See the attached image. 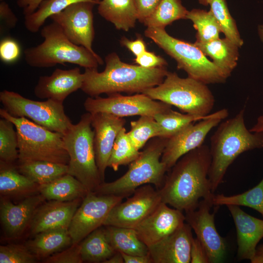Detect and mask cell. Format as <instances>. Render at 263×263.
I'll use <instances>...</instances> for the list:
<instances>
[{"mask_svg":"<svg viewBox=\"0 0 263 263\" xmlns=\"http://www.w3.org/2000/svg\"><path fill=\"white\" fill-rule=\"evenodd\" d=\"M37 258L26 245L10 244L0 246V263H34Z\"/></svg>","mask_w":263,"mask_h":263,"instance_id":"41","label":"cell"},{"mask_svg":"<svg viewBox=\"0 0 263 263\" xmlns=\"http://www.w3.org/2000/svg\"><path fill=\"white\" fill-rule=\"evenodd\" d=\"M1 118L13 123L18 140L19 162L46 161L68 165L69 156L63 140V134L51 131L25 117L10 115L0 109Z\"/></svg>","mask_w":263,"mask_h":263,"instance_id":"6","label":"cell"},{"mask_svg":"<svg viewBox=\"0 0 263 263\" xmlns=\"http://www.w3.org/2000/svg\"><path fill=\"white\" fill-rule=\"evenodd\" d=\"M88 97L84 102L87 112L91 114L105 113L124 117L135 115H150L164 112L171 108V105L153 100L143 93L124 95L120 93Z\"/></svg>","mask_w":263,"mask_h":263,"instance_id":"11","label":"cell"},{"mask_svg":"<svg viewBox=\"0 0 263 263\" xmlns=\"http://www.w3.org/2000/svg\"><path fill=\"white\" fill-rule=\"evenodd\" d=\"M188 223L156 244L149 247L152 263H189L193 237Z\"/></svg>","mask_w":263,"mask_h":263,"instance_id":"20","label":"cell"},{"mask_svg":"<svg viewBox=\"0 0 263 263\" xmlns=\"http://www.w3.org/2000/svg\"><path fill=\"white\" fill-rule=\"evenodd\" d=\"M104 263H124V260L121 252L116 251L111 257Z\"/></svg>","mask_w":263,"mask_h":263,"instance_id":"52","label":"cell"},{"mask_svg":"<svg viewBox=\"0 0 263 263\" xmlns=\"http://www.w3.org/2000/svg\"><path fill=\"white\" fill-rule=\"evenodd\" d=\"M48 263H81L80 244H72L66 250L52 254L45 261Z\"/></svg>","mask_w":263,"mask_h":263,"instance_id":"42","label":"cell"},{"mask_svg":"<svg viewBox=\"0 0 263 263\" xmlns=\"http://www.w3.org/2000/svg\"><path fill=\"white\" fill-rule=\"evenodd\" d=\"M0 101L3 109L12 116L27 118L63 135L73 124L65 113L63 103L52 99L36 101L15 92L4 90L0 92Z\"/></svg>","mask_w":263,"mask_h":263,"instance_id":"10","label":"cell"},{"mask_svg":"<svg viewBox=\"0 0 263 263\" xmlns=\"http://www.w3.org/2000/svg\"><path fill=\"white\" fill-rule=\"evenodd\" d=\"M249 130L252 132L260 133L263 136V115L257 118L256 123Z\"/></svg>","mask_w":263,"mask_h":263,"instance_id":"51","label":"cell"},{"mask_svg":"<svg viewBox=\"0 0 263 263\" xmlns=\"http://www.w3.org/2000/svg\"><path fill=\"white\" fill-rule=\"evenodd\" d=\"M1 1H2L3 0H0Z\"/></svg>","mask_w":263,"mask_h":263,"instance_id":"58","label":"cell"},{"mask_svg":"<svg viewBox=\"0 0 263 263\" xmlns=\"http://www.w3.org/2000/svg\"><path fill=\"white\" fill-rule=\"evenodd\" d=\"M44 200L40 194L26 197L18 204L9 200H1L0 218L6 235L12 238L20 236L30 225L35 211Z\"/></svg>","mask_w":263,"mask_h":263,"instance_id":"22","label":"cell"},{"mask_svg":"<svg viewBox=\"0 0 263 263\" xmlns=\"http://www.w3.org/2000/svg\"><path fill=\"white\" fill-rule=\"evenodd\" d=\"M258 32L261 40L263 43V24H261L258 26Z\"/></svg>","mask_w":263,"mask_h":263,"instance_id":"54","label":"cell"},{"mask_svg":"<svg viewBox=\"0 0 263 263\" xmlns=\"http://www.w3.org/2000/svg\"><path fill=\"white\" fill-rule=\"evenodd\" d=\"M191 263H209L204 247L197 238H193L190 250Z\"/></svg>","mask_w":263,"mask_h":263,"instance_id":"46","label":"cell"},{"mask_svg":"<svg viewBox=\"0 0 263 263\" xmlns=\"http://www.w3.org/2000/svg\"><path fill=\"white\" fill-rule=\"evenodd\" d=\"M79 244L83 262L104 263L116 252L108 242L105 228L101 226L89 234Z\"/></svg>","mask_w":263,"mask_h":263,"instance_id":"30","label":"cell"},{"mask_svg":"<svg viewBox=\"0 0 263 263\" xmlns=\"http://www.w3.org/2000/svg\"><path fill=\"white\" fill-rule=\"evenodd\" d=\"M39 186L21 173L14 164L0 161L1 195L27 197L38 191Z\"/></svg>","mask_w":263,"mask_h":263,"instance_id":"27","label":"cell"},{"mask_svg":"<svg viewBox=\"0 0 263 263\" xmlns=\"http://www.w3.org/2000/svg\"><path fill=\"white\" fill-rule=\"evenodd\" d=\"M92 127L91 114L87 112L63 135L69 156L67 173L78 180L88 192H94L102 183L95 161Z\"/></svg>","mask_w":263,"mask_h":263,"instance_id":"8","label":"cell"},{"mask_svg":"<svg viewBox=\"0 0 263 263\" xmlns=\"http://www.w3.org/2000/svg\"><path fill=\"white\" fill-rule=\"evenodd\" d=\"M17 167L21 173L39 185L68 173V165L46 161L19 162Z\"/></svg>","mask_w":263,"mask_h":263,"instance_id":"31","label":"cell"},{"mask_svg":"<svg viewBox=\"0 0 263 263\" xmlns=\"http://www.w3.org/2000/svg\"><path fill=\"white\" fill-rule=\"evenodd\" d=\"M121 253L124 258V263H152L149 255L139 256Z\"/></svg>","mask_w":263,"mask_h":263,"instance_id":"50","label":"cell"},{"mask_svg":"<svg viewBox=\"0 0 263 263\" xmlns=\"http://www.w3.org/2000/svg\"><path fill=\"white\" fill-rule=\"evenodd\" d=\"M125 123L126 120L123 117L112 114L105 113L91 114L95 161L102 183L104 182L105 172L114 143Z\"/></svg>","mask_w":263,"mask_h":263,"instance_id":"18","label":"cell"},{"mask_svg":"<svg viewBox=\"0 0 263 263\" xmlns=\"http://www.w3.org/2000/svg\"><path fill=\"white\" fill-rule=\"evenodd\" d=\"M95 4L89 1L74 3L50 18L60 26L72 42L97 55L92 48L94 37L93 9Z\"/></svg>","mask_w":263,"mask_h":263,"instance_id":"15","label":"cell"},{"mask_svg":"<svg viewBox=\"0 0 263 263\" xmlns=\"http://www.w3.org/2000/svg\"><path fill=\"white\" fill-rule=\"evenodd\" d=\"M226 207L236 229L238 258L251 261L256 256L258 243L263 238V220L250 215L239 206Z\"/></svg>","mask_w":263,"mask_h":263,"instance_id":"23","label":"cell"},{"mask_svg":"<svg viewBox=\"0 0 263 263\" xmlns=\"http://www.w3.org/2000/svg\"><path fill=\"white\" fill-rule=\"evenodd\" d=\"M228 115L227 109L220 110L196 123L188 124L169 138L161 158L168 171L182 156L203 145L209 132Z\"/></svg>","mask_w":263,"mask_h":263,"instance_id":"12","label":"cell"},{"mask_svg":"<svg viewBox=\"0 0 263 263\" xmlns=\"http://www.w3.org/2000/svg\"><path fill=\"white\" fill-rule=\"evenodd\" d=\"M182 113L172 109L156 114L155 120L159 125L161 132L159 137L169 139L188 124L206 117Z\"/></svg>","mask_w":263,"mask_h":263,"instance_id":"37","label":"cell"},{"mask_svg":"<svg viewBox=\"0 0 263 263\" xmlns=\"http://www.w3.org/2000/svg\"><path fill=\"white\" fill-rule=\"evenodd\" d=\"M40 35L43 41L24 52L25 60L30 66L48 68L69 63L85 69L97 68L103 64L99 55L72 42L55 22L44 26Z\"/></svg>","mask_w":263,"mask_h":263,"instance_id":"4","label":"cell"},{"mask_svg":"<svg viewBox=\"0 0 263 263\" xmlns=\"http://www.w3.org/2000/svg\"><path fill=\"white\" fill-rule=\"evenodd\" d=\"M212 206L211 199H202L196 209L185 212V218L206 250L209 263H219L225 258L226 245L216 229L215 213L210 212Z\"/></svg>","mask_w":263,"mask_h":263,"instance_id":"16","label":"cell"},{"mask_svg":"<svg viewBox=\"0 0 263 263\" xmlns=\"http://www.w3.org/2000/svg\"><path fill=\"white\" fill-rule=\"evenodd\" d=\"M97 4H98L99 2L101 0H93Z\"/></svg>","mask_w":263,"mask_h":263,"instance_id":"57","label":"cell"},{"mask_svg":"<svg viewBox=\"0 0 263 263\" xmlns=\"http://www.w3.org/2000/svg\"><path fill=\"white\" fill-rule=\"evenodd\" d=\"M99 14L118 30L128 31L135 25L138 13L134 0H101Z\"/></svg>","mask_w":263,"mask_h":263,"instance_id":"25","label":"cell"},{"mask_svg":"<svg viewBox=\"0 0 263 263\" xmlns=\"http://www.w3.org/2000/svg\"><path fill=\"white\" fill-rule=\"evenodd\" d=\"M198 0L200 3L207 6V5H209L211 0Z\"/></svg>","mask_w":263,"mask_h":263,"instance_id":"56","label":"cell"},{"mask_svg":"<svg viewBox=\"0 0 263 263\" xmlns=\"http://www.w3.org/2000/svg\"><path fill=\"white\" fill-rule=\"evenodd\" d=\"M105 61L101 72L97 68L85 69L81 90L90 97L121 92L142 93L160 84L168 72L166 67L146 68L125 63L115 53L108 54Z\"/></svg>","mask_w":263,"mask_h":263,"instance_id":"2","label":"cell"},{"mask_svg":"<svg viewBox=\"0 0 263 263\" xmlns=\"http://www.w3.org/2000/svg\"><path fill=\"white\" fill-rule=\"evenodd\" d=\"M188 12L181 0H161L143 23L147 27L165 29L175 20L186 19Z\"/></svg>","mask_w":263,"mask_h":263,"instance_id":"32","label":"cell"},{"mask_svg":"<svg viewBox=\"0 0 263 263\" xmlns=\"http://www.w3.org/2000/svg\"><path fill=\"white\" fill-rule=\"evenodd\" d=\"M263 256V244H262L257 247L256 254Z\"/></svg>","mask_w":263,"mask_h":263,"instance_id":"55","label":"cell"},{"mask_svg":"<svg viewBox=\"0 0 263 263\" xmlns=\"http://www.w3.org/2000/svg\"><path fill=\"white\" fill-rule=\"evenodd\" d=\"M250 262L252 263H263V256L256 255Z\"/></svg>","mask_w":263,"mask_h":263,"instance_id":"53","label":"cell"},{"mask_svg":"<svg viewBox=\"0 0 263 263\" xmlns=\"http://www.w3.org/2000/svg\"><path fill=\"white\" fill-rule=\"evenodd\" d=\"M194 44L212 59V62L226 78L230 76L239 58V47L237 45L226 38L207 42L196 41Z\"/></svg>","mask_w":263,"mask_h":263,"instance_id":"24","label":"cell"},{"mask_svg":"<svg viewBox=\"0 0 263 263\" xmlns=\"http://www.w3.org/2000/svg\"><path fill=\"white\" fill-rule=\"evenodd\" d=\"M134 60L138 65L146 68L164 67L168 65L164 58L148 51L136 56Z\"/></svg>","mask_w":263,"mask_h":263,"instance_id":"44","label":"cell"},{"mask_svg":"<svg viewBox=\"0 0 263 263\" xmlns=\"http://www.w3.org/2000/svg\"><path fill=\"white\" fill-rule=\"evenodd\" d=\"M14 127L10 121L0 119V161L9 164L19 159L18 136Z\"/></svg>","mask_w":263,"mask_h":263,"instance_id":"40","label":"cell"},{"mask_svg":"<svg viewBox=\"0 0 263 263\" xmlns=\"http://www.w3.org/2000/svg\"><path fill=\"white\" fill-rule=\"evenodd\" d=\"M244 109L221 122L210 138L211 161L208 173L212 192L223 182L231 164L242 153L263 148V136L246 128Z\"/></svg>","mask_w":263,"mask_h":263,"instance_id":"3","label":"cell"},{"mask_svg":"<svg viewBox=\"0 0 263 263\" xmlns=\"http://www.w3.org/2000/svg\"><path fill=\"white\" fill-rule=\"evenodd\" d=\"M213 206L234 205L252 208L263 216V178L251 189L241 194L225 196L223 194L212 197Z\"/></svg>","mask_w":263,"mask_h":263,"instance_id":"34","label":"cell"},{"mask_svg":"<svg viewBox=\"0 0 263 263\" xmlns=\"http://www.w3.org/2000/svg\"><path fill=\"white\" fill-rule=\"evenodd\" d=\"M20 49L15 40L7 38L1 40L0 43V58L6 63H12L19 57Z\"/></svg>","mask_w":263,"mask_h":263,"instance_id":"43","label":"cell"},{"mask_svg":"<svg viewBox=\"0 0 263 263\" xmlns=\"http://www.w3.org/2000/svg\"><path fill=\"white\" fill-rule=\"evenodd\" d=\"M144 34L174 58L177 69L185 71L188 77L207 85L226 81L220 70L194 43L175 38L163 28L147 27Z\"/></svg>","mask_w":263,"mask_h":263,"instance_id":"9","label":"cell"},{"mask_svg":"<svg viewBox=\"0 0 263 263\" xmlns=\"http://www.w3.org/2000/svg\"><path fill=\"white\" fill-rule=\"evenodd\" d=\"M120 43L126 47L135 56H139L146 50V45L143 38L139 35L135 40H130L128 38L123 37Z\"/></svg>","mask_w":263,"mask_h":263,"instance_id":"48","label":"cell"},{"mask_svg":"<svg viewBox=\"0 0 263 263\" xmlns=\"http://www.w3.org/2000/svg\"><path fill=\"white\" fill-rule=\"evenodd\" d=\"M83 80V73L78 67L69 70L57 68L51 75L39 77L34 94L39 98L63 103L70 94L81 89Z\"/></svg>","mask_w":263,"mask_h":263,"instance_id":"19","label":"cell"},{"mask_svg":"<svg viewBox=\"0 0 263 263\" xmlns=\"http://www.w3.org/2000/svg\"><path fill=\"white\" fill-rule=\"evenodd\" d=\"M142 93L174 106L185 113L199 116L210 114L215 104L214 96L207 84L189 77L181 78L169 71L160 84Z\"/></svg>","mask_w":263,"mask_h":263,"instance_id":"7","label":"cell"},{"mask_svg":"<svg viewBox=\"0 0 263 263\" xmlns=\"http://www.w3.org/2000/svg\"><path fill=\"white\" fill-rule=\"evenodd\" d=\"M186 19L190 20L196 30L197 41L207 42L219 38L221 30L210 10L193 9L188 12Z\"/></svg>","mask_w":263,"mask_h":263,"instance_id":"36","label":"cell"},{"mask_svg":"<svg viewBox=\"0 0 263 263\" xmlns=\"http://www.w3.org/2000/svg\"><path fill=\"white\" fill-rule=\"evenodd\" d=\"M186 221L183 211L161 202L133 229L149 247L173 233Z\"/></svg>","mask_w":263,"mask_h":263,"instance_id":"17","label":"cell"},{"mask_svg":"<svg viewBox=\"0 0 263 263\" xmlns=\"http://www.w3.org/2000/svg\"><path fill=\"white\" fill-rule=\"evenodd\" d=\"M162 202L159 190L150 184L137 188L132 196L116 205L110 211L103 226L135 228Z\"/></svg>","mask_w":263,"mask_h":263,"instance_id":"14","label":"cell"},{"mask_svg":"<svg viewBox=\"0 0 263 263\" xmlns=\"http://www.w3.org/2000/svg\"><path fill=\"white\" fill-rule=\"evenodd\" d=\"M38 192L45 199L63 202L83 199L89 193L78 180L68 173L40 185Z\"/></svg>","mask_w":263,"mask_h":263,"instance_id":"26","label":"cell"},{"mask_svg":"<svg viewBox=\"0 0 263 263\" xmlns=\"http://www.w3.org/2000/svg\"><path fill=\"white\" fill-rule=\"evenodd\" d=\"M123 198L89 192L76 210L68 229L72 244L80 243L93 231L103 226L110 211Z\"/></svg>","mask_w":263,"mask_h":263,"instance_id":"13","label":"cell"},{"mask_svg":"<svg viewBox=\"0 0 263 263\" xmlns=\"http://www.w3.org/2000/svg\"><path fill=\"white\" fill-rule=\"evenodd\" d=\"M72 244L68 228H59L41 232L26 244L28 249L37 258L50 256Z\"/></svg>","mask_w":263,"mask_h":263,"instance_id":"28","label":"cell"},{"mask_svg":"<svg viewBox=\"0 0 263 263\" xmlns=\"http://www.w3.org/2000/svg\"><path fill=\"white\" fill-rule=\"evenodd\" d=\"M81 1L97 4L93 0H43L35 12L25 15L24 26L28 31L36 33L48 18L61 12L72 3Z\"/></svg>","mask_w":263,"mask_h":263,"instance_id":"33","label":"cell"},{"mask_svg":"<svg viewBox=\"0 0 263 263\" xmlns=\"http://www.w3.org/2000/svg\"><path fill=\"white\" fill-rule=\"evenodd\" d=\"M168 140L159 137L151 139L139 156L129 164L124 175L113 182L102 183L94 192L125 198L144 185H153L159 189L168 172L165 165L161 161Z\"/></svg>","mask_w":263,"mask_h":263,"instance_id":"5","label":"cell"},{"mask_svg":"<svg viewBox=\"0 0 263 263\" xmlns=\"http://www.w3.org/2000/svg\"><path fill=\"white\" fill-rule=\"evenodd\" d=\"M83 199L65 202L49 200L42 203L37 208L32 218L30 225L31 234L35 236L50 229H68L74 214Z\"/></svg>","mask_w":263,"mask_h":263,"instance_id":"21","label":"cell"},{"mask_svg":"<svg viewBox=\"0 0 263 263\" xmlns=\"http://www.w3.org/2000/svg\"><path fill=\"white\" fill-rule=\"evenodd\" d=\"M43 0H18L17 3L19 7L23 9L24 15L32 14L35 12Z\"/></svg>","mask_w":263,"mask_h":263,"instance_id":"49","label":"cell"},{"mask_svg":"<svg viewBox=\"0 0 263 263\" xmlns=\"http://www.w3.org/2000/svg\"><path fill=\"white\" fill-rule=\"evenodd\" d=\"M210 11L215 18L225 38L231 40L239 47L243 43L236 23L231 16L225 0H211L209 4Z\"/></svg>","mask_w":263,"mask_h":263,"instance_id":"39","label":"cell"},{"mask_svg":"<svg viewBox=\"0 0 263 263\" xmlns=\"http://www.w3.org/2000/svg\"><path fill=\"white\" fill-rule=\"evenodd\" d=\"M0 18L5 26L10 29L15 27L18 21V19L9 5L3 0L0 3Z\"/></svg>","mask_w":263,"mask_h":263,"instance_id":"47","label":"cell"},{"mask_svg":"<svg viewBox=\"0 0 263 263\" xmlns=\"http://www.w3.org/2000/svg\"><path fill=\"white\" fill-rule=\"evenodd\" d=\"M138 13V20L143 23L149 17L161 0H134Z\"/></svg>","mask_w":263,"mask_h":263,"instance_id":"45","label":"cell"},{"mask_svg":"<svg viewBox=\"0 0 263 263\" xmlns=\"http://www.w3.org/2000/svg\"><path fill=\"white\" fill-rule=\"evenodd\" d=\"M131 129L127 132L134 146L139 150L144 148L148 141L153 138L160 137V127L154 116L142 115L135 121L130 123Z\"/></svg>","mask_w":263,"mask_h":263,"instance_id":"38","label":"cell"},{"mask_svg":"<svg viewBox=\"0 0 263 263\" xmlns=\"http://www.w3.org/2000/svg\"><path fill=\"white\" fill-rule=\"evenodd\" d=\"M104 226L108 242L116 251L132 255H149V247L139 239L133 228Z\"/></svg>","mask_w":263,"mask_h":263,"instance_id":"29","label":"cell"},{"mask_svg":"<svg viewBox=\"0 0 263 263\" xmlns=\"http://www.w3.org/2000/svg\"><path fill=\"white\" fill-rule=\"evenodd\" d=\"M211 161L206 145L182 156L168 171L158 189L162 202L182 211L196 209L201 199H211L208 173Z\"/></svg>","mask_w":263,"mask_h":263,"instance_id":"1","label":"cell"},{"mask_svg":"<svg viewBox=\"0 0 263 263\" xmlns=\"http://www.w3.org/2000/svg\"><path fill=\"white\" fill-rule=\"evenodd\" d=\"M140 152L132 144L126 129L123 127L114 143L108 167L116 171L120 166L129 165L135 160Z\"/></svg>","mask_w":263,"mask_h":263,"instance_id":"35","label":"cell"}]
</instances>
